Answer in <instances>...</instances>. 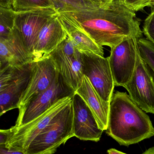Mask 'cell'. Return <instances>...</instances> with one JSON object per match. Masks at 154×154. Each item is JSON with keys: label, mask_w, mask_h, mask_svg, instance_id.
Returning a JSON list of instances; mask_svg holds the SVG:
<instances>
[{"label": "cell", "mask_w": 154, "mask_h": 154, "mask_svg": "<svg viewBox=\"0 0 154 154\" xmlns=\"http://www.w3.org/2000/svg\"><path fill=\"white\" fill-rule=\"evenodd\" d=\"M98 44L112 48L125 39L143 38L135 12L123 5L68 12Z\"/></svg>", "instance_id": "1"}, {"label": "cell", "mask_w": 154, "mask_h": 154, "mask_svg": "<svg viewBox=\"0 0 154 154\" xmlns=\"http://www.w3.org/2000/svg\"><path fill=\"white\" fill-rule=\"evenodd\" d=\"M108 135L120 145L128 146L154 136L149 116L126 92L116 91L110 103Z\"/></svg>", "instance_id": "2"}, {"label": "cell", "mask_w": 154, "mask_h": 154, "mask_svg": "<svg viewBox=\"0 0 154 154\" xmlns=\"http://www.w3.org/2000/svg\"><path fill=\"white\" fill-rule=\"evenodd\" d=\"M75 137L72 100L59 117L38 135L24 152L28 154H53L69 139Z\"/></svg>", "instance_id": "3"}, {"label": "cell", "mask_w": 154, "mask_h": 154, "mask_svg": "<svg viewBox=\"0 0 154 154\" xmlns=\"http://www.w3.org/2000/svg\"><path fill=\"white\" fill-rule=\"evenodd\" d=\"M32 63L0 69V116L18 108L30 78Z\"/></svg>", "instance_id": "4"}, {"label": "cell", "mask_w": 154, "mask_h": 154, "mask_svg": "<svg viewBox=\"0 0 154 154\" xmlns=\"http://www.w3.org/2000/svg\"><path fill=\"white\" fill-rule=\"evenodd\" d=\"M72 96L58 100L42 115L27 125L19 128L12 127V134L5 147L24 151L32 141L59 116L72 100Z\"/></svg>", "instance_id": "5"}, {"label": "cell", "mask_w": 154, "mask_h": 154, "mask_svg": "<svg viewBox=\"0 0 154 154\" xmlns=\"http://www.w3.org/2000/svg\"><path fill=\"white\" fill-rule=\"evenodd\" d=\"M75 91L58 73L51 85L19 110L14 128L29 124L42 115L56 102L66 97L73 96Z\"/></svg>", "instance_id": "6"}, {"label": "cell", "mask_w": 154, "mask_h": 154, "mask_svg": "<svg viewBox=\"0 0 154 154\" xmlns=\"http://www.w3.org/2000/svg\"><path fill=\"white\" fill-rule=\"evenodd\" d=\"M124 88L141 109L154 114V72L141 57L138 48L134 72Z\"/></svg>", "instance_id": "7"}, {"label": "cell", "mask_w": 154, "mask_h": 154, "mask_svg": "<svg viewBox=\"0 0 154 154\" xmlns=\"http://www.w3.org/2000/svg\"><path fill=\"white\" fill-rule=\"evenodd\" d=\"M49 56L64 81L76 91L84 76L81 52L75 48L68 36Z\"/></svg>", "instance_id": "8"}, {"label": "cell", "mask_w": 154, "mask_h": 154, "mask_svg": "<svg viewBox=\"0 0 154 154\" xmlns=\"http://www.w3.org/2000/svg\"><path fill=\"white\" fill-rule=\"evenodd\" d=\"M81 55L83 74L89 78L100 97L110 103L115 86L109 57L83 52Z\"/></svg>", "instance_id": "9"}, {"label": "cell", "mask_w": 154, "mask_h": 154, "mask_svg": "<svg viewBox=\"0 0 154 154\" xmlns=\"http://www.w3.org/2000/svg\"><path fill=\"white\" fill-rule=\"evenodd\" d=\"M137 40L127 38L111 49L108 57L115 86L124 87L133 76L137 60Z\"/></svg>", "instance_id": "10"}, {"label": "cell", "mask_w": 154, "mask_h": 154, "mask_svg": "<svg viewBox=\"0 0 154 154\" xmlns=\"http://www.w3.org/2000/svg\"><path fill=\"white\" fill-rule=\"evenodd\" d=\"M58 13L55 9H52L15 11L14 27L20 32L32 55L40 32L45 24Z\"/></svg>", "instance_id": "11"}, {"label": "cell", "mask_w": 154, "mask_h": 154, "mask_svg": "<svg viewBox=\"0 0 154 154\" xmlns=\"http://www.w3.org/2000/svg\"><path fill=\"white\" fill-rule=\"evenodd\" d=\"M58 72L50 56L32 62L30 78L22 95L18 109L20 110L39 94L48 88L55 79Z\"/></svg>", "instance_id": "12"}, {"label": "cell", "mask_w": 154, "mask_h": 154, "mask_svg": "<svg viewBox=\"0 0 154 154\" xmlns=\"http://www.w3.org/2000/svg\"><path fill=\"white\" fill-rule=\"evenodd\" d=\"M72 104L75 137L83 141H99L103 131L99 128L87 105L76 92L72 96Z\"/></svg>", "instance_id": "13"}, {"label": "cell", "mask_w": 154, "mask_h": 154, "mask_svg": "<svg viewBox=\"0 0 154 154\" xmlns=\"http://www.w3.org/2000/svg\"><path fill=\"white\" fill-rule=\"evenodd\" d=\"M33 62L32 55L15 27L9 36L0 38V69L8 66H23Z\"/></svg>", "instance_id": "14"}, {"label": "cell", "mask_w": 154, "mask_h": 154, "mask_svg": "<svg viewBox=\"0 0 154 154\" xmlns=\"http://www.w3.org/2000/svg\"><path fill=\"white\" fill-rule=\"evenodd\" d=\"M68 36L57 14L45 24L38 35L33 51V62L49 57Z\"/></svg>", "instance_id": "15"}, {"label": "cell", "mask_w": 154, "mask_h": 154, "mask_svg": "<svg viewBox=\"0 0 154 154\" xmlns=\"http://www.w3.org/2000/svg\"><path fill=\"white\" fill-rule=\"evenodd\" d=\"M75 92L78 94L87 105L99 128L103 131H106L108 125L110 103L106 102L100 97L89 78L85 75Z\"/></svg>", "instance_id": "16"}, {"label": "cell", "mask_w": 154, "mask_h": 154, "mask_svg": "<svg viewBox=\"0 0 154 154\" xmlns=\"http://www.w3.org/2000/svg\"><path fill=\"white\" fill-rule=\"evenodd\" d=\"M61 22L75 48L80 52L96 54L104 57L102 46L95 42L68 12L58 13Z\"/></svg>", "instance_id": "17"}, {"label": "cell", "mask_w": 154, "mask_h": 154, "mask_svg": "<svg viewBox=\"0 0 154 154\" xmlns=\"http://www.w3.org/2000/svg\"><path fill=\"white\" fill-rule=\"evenodd\" d=\"M58 13L71 12L101 8L85 0H52Z\"/></svg>", "instance_id": "18"}, {"label": "cell", "mask_w": 154, "mask_h": 154, "mask_svg": "<svg viewBox=\"0 0 154 154\" xmlns=\"http://www.w3.org/2000/svg\"><path fill=\"white\" fill-rule=\"evenodd\" d=\"M15 17L13 8L0 7V38H6L14 29Z\"/></svg>", "instance_id": "19"}, {"label": "cell", "mask_w": 154, "mask_h": 154, "mask_svg": "<svg viewBox=\"0 0 154 154\" xmlns=\"http://www.w3.org/2000/svg\"><path fill=\"white\" fill-rule=\"evenodd\" d=\"M13 9L16 12L37 9H55L52 0H13Z\"/></svg>", "instance_id": "20"}, {"label": "cell", "mask_w": 154, "mask_h": 154, "mask_svg": "<svg viewBox=\"0 0 154 154\" xmlns=\"http://www.w3.org/2000/svg\"><path fill=\"white\" fill-rule=\"evenodd\" d=\"M137 46L141 57L154 72V44L143 37L137 40Z\"/></svg>", "instance_id": "21"}, {"label": "cell", "mask_w": 154, "mask_h": 154, "mask_svg": "<svg viewBox=\"0 0 154 154\" xmlns=\"http://www.w3.org/2000/svg\"><path fill=\"white\" fill-rule=\"evenodd\" d=\"M146 17L143 26V32L146 38L154 44V7Z\"/></svg>", "instance_id": "22"}, {"label": "cell", "mask_w": 154, "mask_h": 154, "mask_svg": "<svg viewBox=\"0 0 154 154\" xmlns=\"http://www.w3.org/2000/svg\"><path fill=\"white\" fill-rule=\"evenodd\" d=\"M145 0H122V5L133 11H137V8Z\"/></svg>", "instance_id": "23"}, {"label": "cell", "mask_w": 154, "mask_h": 154, "mask_svg": "<svg viewBox=\"0 0 154 154\" xmlns=\"http://www.w3.org/2000/svg\"><path fill=\"white\" fill-rule=\"evenodd\" d=\"M11 128L8 129L0 130V146H5L11 135Z\"/></svg>", "instance_id": "24"}, {"label": "cell", "mask_w": 154, "mask_h": 154, "mask_svg": "<svg viewBox=\"0 0 154 154\" xmlns=\"http://www.w3.org/2000/svg\"><path fill=\"white\" fill-rule=\"evenodd\" d=\"M0 154H28L21 150L11 149L5 146H0Z\"/></svg>", "instance_id": "25"}, {"label": "cell", "mask_w": 154, "mask_h": 154, "mask_svg": "<svg viewBox=\"0 0 154 154\" xmlns=\"http://www.w3.org/2000/svg\"><path fill=\"white\" fill-rule=\"evenodd\" d=\"M101 8H106L112 4V0H85Z\"/></svg>", "instance_id": "26"}, {"label": "cell", "mask_w": 154, "mask_h": 154, "mask_svg": "<svg viewBox=\"0 0 154 154\" xmlns=\"http://www.w3.org/2000/svg\"><path fill=\"white\" fill-rule=\"evenodd\" d=\"M146 7H154V0H145L137 9V11L143 10Z\"/></svg>", "instance_id": "27"}, {"label": "cell", "mask_w": 154, "mask_h": 154, "mask_svg": "<svg viewBox=\"0 0 154 154\" xmlns=\"http://www.w3.org/2000/svg\"><path fill=\"white\" fill-rule=\"evenodd\" d=\"M13 0H0V7L7 9L13 8Z\"/></svg>", "instance_id": "28"}, {"label": "cell", "mask_w": 154, "mask_h": 154, "mask_svg": "<svg viewBox=\"0 0 154 154\" xmlns=\"http://www.w3.org/2000/svg\"><path fill=\"white\" fill-rule=\"evenodd\" d=\"M107 152L108 154H127L120 152V151L117 150L116 149L114 148H111L108 150Z\"/></svg>", "instance_id": "29"}, {"label": "cell", "mask_w": 154, "mask_h": 154, "mask_svg": "<svg viewBox=\"0 0 154 154\" xmlns=\"http://www.w3.org/2000/svg\"><path fill=\"white\" fill-rule=\"evenodd\" d=\"M142 154H154V146L149 148Z\"/></svg>", "instance_id": "30"}, {"label": "cell", "mask_w": 154, "mask_h": 154, "mask_svg": "<svg viewBox=\"0 0 154 154\" xmlns=\"http://www.w3.org/2000/svg\"><path fill=\"white\" fill-rule=\"evenodd\" d=\"M112 4L122 5V0H112Z\"/></svg>", "instance_id": "31"}]
</instances>
